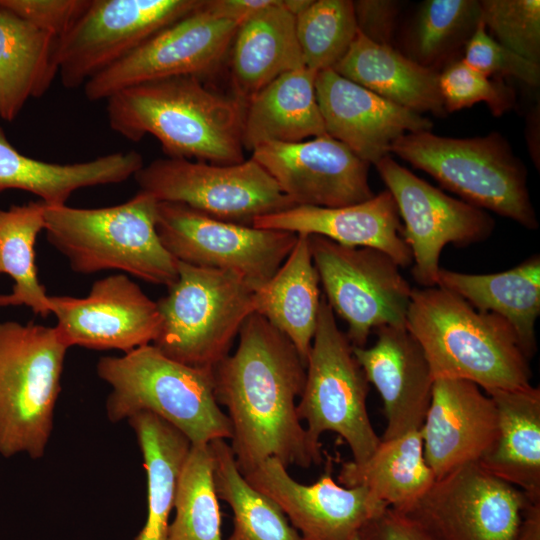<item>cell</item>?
<instances>
[{"mask_svg":"<svg viewBox=\"0 0 540 540\" xmlns=\"http://www.w3.org/2000/svg\"><path fill=\"white\" fill-rule=\"evenodd\" d=\"M239 344L213 368L217 402L232 428L230 447L245 475L269 458L308 468L323 460L297 414L306 366L291 341L253 313L239 331Z\"/></svg>","mask_w":540,"mask_h":540,"instance_id":"1","label":"cell"},{"mask_svg":"<svg viewBox=\"0 0 540 540\" xmlns=\"http://www.w3.org/2000/svg\"><path fill=\"white\" fill-rule=\"evenodd\" d=\"M110 128L132 142L154 136L168 158L230 165L243 162L245 104L194 76L125 88L106 99Z\"/></svg>","mask_w":540,"mask_h":540,"instance_id":"2","label":"cell"},{"mask_svg":"<svg viewBox=\"0 0 540 540\" xmlns=\"http://www.w3.org/2000/svg\"><path fill=\"white\" fill-rule=\"evenodd\" d=\"M406 328L434 379H462L486 393L531 386L532 372L512 325L441 287L413 288Z\"/></svg>","mask_w":540,"mask_h":540,"instance_id":"3","label":"cell"},{"mask_svg":"<svg viewBox=\"0 0 540 540\" xmlns=\"http://www.w3.org/2000/svg\"><path fill=\"white\" fill-rule=\"evenodd\" d=\"M157 204L142 191L127 202L103 208L45 204L44 230L74 272L120 270L169 288L178 278V261L158 237Z\"/></svg>","mask_w":540,"mask_h":540,"instance_id":"4","label":"cell"},{"mask_svg":"<svg viewBox=\"0 0 540 540\" xmlns=\"http://www.w3.org/2000/svg\"><path fill=\"white\" fill-rule=\"evenodd\" d=\"M97 374L112 387L106 402L112 422L149 412L191 444L232 438L230 421L215 396L213 368L183 364L148 344L121 357L100 358Z\"/></svg>","mask_w":540,"mask_h":540,"instance_id":"5","label":"cell"},{"mask_svg":"<svg viewBox=\"0 0 540 540\" xmlns=\"http://www.w3.org/2000/svg\"><path fill=\"white\" fill-rule=\"evenodd\" d=\"M390 153L425 171L465 202L528 230L538 229L526 167L498 132L475 138L408 133L392 144Z\"/></svg>","mask_w":540,"mask_h":540,"instance_id":"6","label":"cell"},{"mask_svg":"<svg viewBox=\"0 0 540 540\" xmlns=\"http://www.w3.org/2000/svg\"><path fill=\"white\" fill-rule=\"evenodd\" d=\"M178 278L157 301L162 318L153 345L183 364L214 368L256 313V290L235 273L178 261Z\"/></svg>","mask_w":540,"mask_h":540,"instance_id":"7","label":"cell"},{"mask_svg":"<svg viewBox=\"0 0 540 540\" xmlns=\"http://www.w3.org/2000/svg\"><path fill=\"white\" fill-rule=\"evenodd\" d=\"M69 348L55 327L0 322V453L44 455Z\"/></svg>","mask_w":540,"mask_h":540,"instance_id":"8","label":"cell"},{"mask_svg":"<svg viewBox=\"0 0 540 540\" xmlns=\"http://www.w3.org/2000/svg\"><path fill=\"white\" fill-rule=\"evenodd\" d=\"M402 512L440 540H540V500L479 463L465 464L436 479Z\"/></svg>","mask_w":540,"mask_h":540,"instance_id":"9","label":"cell"},{"mask_svg":"<svg viewBox=\"0 0 540 540\" xmlns=\"http://www.w3.org/2000/svg\"><path fill=\"white\" fill-rule=\"evenodd\" d=\"M368 392L369 382L352 345L321 295L304 388L297 402L298 417L306 422L311 442L321 446V435L334 432L348 444L352 461L368 459L381 442L368 415Z\"/></svg>","mask_w":540,"mask_h":540,"instance_id":"10","label":"cell"},{"mask_svg":"<svg viewBox=\"0 0 540 540\" xmlns=\"http://www.w3.org/2000/svg\"><path fill=\"white\" fill-rule=\"evenodd\" d=\"M324 297L348 325L352 347H365L381 326H405L412 290L400 266L385 252L350 247L308 235Z\"/></svg>","mask_w":540,"mask_h":540,"instance_id":"11","label":"cell"},{"mask_svg":"<svg viewBox=\"0 0 540 540\" xmlns=\"http://www.w3.org/2000/svg\"><path fill=\"white\" fill-rule=\"evenodd\" d=\"M140 190L158 202L184 204L210 217L252 226L260 216L295 204L253 159L222 165L159 158L135 175Z\"/></svg>","mask_w":540,"mask_h":540,"instance_id":"12","label":"cell"},{"mask_svg":"<svg viewBox=\"0 0 540 540\" xmlns=\"http://www.w3.org/2000/svg\"><path fill=\"white\" fill-rule=\"evenodd\" d=\"M156 231L177 261L235 273L256 291L274 276L297 240L295 233L219 220L173 202H158Z\"/></svg>","mask_w":540,"mask_h":540,"instance_id":"13","label":"cell"},{"mask_svg":"<svg viewBox=\"0 0 540 540\" xmlns=\"http://www.w3.org/2000/svg\"><path fill=\"white\" fill-rule=\"evenodd\" d=\"M375 167L397 204L402 237L412 253L411 272L423 288L437 286L439 260L446 245H472L493 232L495 222L483 209L448 196L390 154Z\"/></svg>","mask_w":540,"mask_h":540,"instance_id":"14","label":"cell"},{"mask_svg":"<svg viewBox=\"0 0 540 540\" xmlns=\"http://www.w3.org/2000/svg\"><path fill=\"white\" fill-rule=\"evenodd\" d=\"M203 0H91L59 39L58 74L67 89L83 86L151 36L198 9Z\"/></svg>","mask_w":540,"mask_h":540,"instance_id":"15","label":"cell"},{"mask_svg":"<svg viewBox=\"0 0 540 540\" xmlns=\"http://www.w3.org/2000/svg\"><path fill=\"white\" fill-rule=\"evenodd\" d=\"M203 3L89 79L85 97L96 102L149 81L211 74L230 50L238 26L213 16Z\"/></svg>","mask_w":540,"mask_h":540,"instance_id":"16","label":"cell"},{"mask_svg":"<svg viewBox=\"0 0 540 540\" xmlns=\"http://www.w3.org/2000/svg\"><path fill=\"white\" fill-rule=\"evenodd\" d=\"M55 329L68 347L128 353L154 342L162 318L157 302L125 274L92 284L86 297L49 296Z\"/></svg>","mask_w":540,"mask_h":540,"instance_id":"17","label":"cell"},{"mask_svg":"<svg viewBox=\"0 0 540 540\" xmlns=\"http://www.w3.org/2000/svg\"><path fill=\"white\" fill-rule=\"evenodd\" d=\"M295 204L342 207L372 198L370 164L323 135L293 143H265L252 156Z\"/></svg>","mask_w":540,"mask_h":540,"instance_id":"18","label":"cell"},{"mask_svg":"<svg viewBox=\"0 0 540 540\" xmlns=\"http://www.w3.org/2000/svg\"><path fill=\"white\" fill-rule=\"evenodd\" d=\"M332 470L328 457L323 474L306 485L294 480L277 459L269 458L243 476L280 507L304 540H351L388 506L363 486L339 484Z\"/></svg>","mask_w":540,"mask_h":540,"instance_id":"19","label":"cell"},{"mask_svg":"<svg viewBox=\"0 0 540 540\" xmlns=\"http://www.w3.org/2000/svg\"><path fill=\"white\" fill-rule=\"evenodd\" d=\"M316 98L327 135L370 165L390 154L392 144L408 133L430 131L433 123L339 75L317 73Z\"/></svg>","mask_w":540,"mask_h":540,"instance_id":"20","label":"cell"},{"mask_svg":"<svg viewBox=\"0 0 540 540\" xmlns=\"http://www.w3.org/2000/svg\"><path fill=\"white\" fill-rule=\"evenodd\" d=\"M420 431L425 461L439 479L478 463L490 450L498 435L497 409L475 383L438 378Z\"/></svg>","mask_w":540,"mask_h":540,"instance_id":"21","label":"cell"},{"mask_svg":"<svg viewBox=\"0 0 540 540\" xmlns=\"http://www.w3.org/2000/svg\"><path fill=\"white\" fill-rule=\"evenodd\" d=\"M371 347H352L367 381L383 402L387 421L381 440L420 430L428 410L434 377L424 351L406 326H381Z\"/></svg>","mask_w":540,"mask_h":540,"instance_id":"22","label":"cell"},{"mask_svg":"<svg viewBox=\"0 0 540 540\" xmlns=\"http://www.w3.org/2000/svg\"><path fill=\"white\" fill-rule=\"evenodd\" d=\"M397 204L388 190L342 207L295 205L257 217L252 226L319 235L350 247H369L389 255L400 267L412 264V253L402 237Z\"/></svg>","mask_w":540,"mask_h":540,"instance_id":"23","label":"cell"},{"mask_svg":"<svg viewBox=\"0 0 540 540\" xmlns=\"http://www.w3.org/2000/svg\"><path fill=\"white\" fill-rule=\"evenodd\" d=\"M144 165L134 150L77 163H51L20 153L0 126V193L18 189L38 196L48 206L66 205L82 188L125 182Z\"/></svg>","mask_w":540,"mask_h":540,"instance_id":"24","label":"cell"},{"mask_svg":"<svg viewBox=\"0 0 540 540\" xmlns=\"http://www.w3.org/2000/svg\"><path fill=\"white\" fill-rule=\"evenodd\" d=\"M339 75L416 113H446L439 73L359 31L344 57L333 68Z\"/></svg>","mask_w":540,"mask_h":540,"instance_id":"25","label":"cell"},{"mask_svg":"<svg viewBox=\"0 0 540 540\" xmlns=\"http://www.w3.org/2000/svg\"><path fill=\"white\" fill-rule=\"evenodd\" d=\"M316 75L302 66L252 96L245 104L243 147L252 151L265 143H293L326 135L316 98Z\"/></svg>","mask_w":540,"mask_h":540,"instance_id":"26","label":"cell"},{"mask_svg":"<svg viewBox=\"0 0 540 540\" xmlns=\"http://www.w3.org/2000/svg\"><path fill=\"white\" fill-rule=\"evenodd\" d=\"M437 286L481 312L497 314L514 328L530 360L537 351L536 321L540 315V256L492 274H468L440 268Z\"/></svg>","mask_w":540,"mask_h":540,"instance_id":"27","label":"cell"},{"mask_svg":"<svg viewBox=\"0 0 540 540\" xmlns=\"http://www.w3.org/2000/svg\"><path fill=\"white\" fill-rule=\"evenodd\" d=\"M304 65L295 16L276 0L238 27L231 45V79L244 104L284 73Z\"/></svg>","mask_w":540,"mask_h":540,"instance_id":"28","label":"cell"},{"mask_svg":"<svg viewBox=\"0 0 540 540\" xmlns=\"http://www.w3.org/2000/svg\"><path fill=\"white\" fill-rule=\"evenodd\" d=\"M498 435L478 462L494 476L540 500V389L492 390Z\"/></svg>","mask_w":540,"mask_h":540,"instance_id":"29","label":"cell"},{"mask_svg":"<svg viewBox=\"0 0 540 540\" xmlns=\"http://www.w3.org/2000/svg\"><path fill=\"white\" fill-rule=\"evenodd\" d=\"M59 38L0 6V117L13 121L58 74Z\"/></svg>","mask_w":540,"mask_h":540,"instance_id":"30","label":"cell"},{"mask_svg":"<svg viewBox=\"0 0 540 540\" xmlns=\"http://www.w3.org/2000/svg\"><path fill=\"white\" fill-rule=\"evenodd\" d=\"M319 283L309 236L297 234L285 261L256 291V313L291 341L305 366L317 326L321 301Z\"/></svg>","mask_w":540,"mask_h":540,"instance_id":"31","label":"cell"},{"mask_svg":"<svg viewBox=\"0 0 540 540\" xmlns=\"http://www.w3.org/2000/svg\"><path fill=\"white\" fill-rule=\"evenodd\" d=\"M337 479L345 487H365L373 498L400 511L410 508L436 480L423 455L420 430L381 440L363 462L342 463Z\"/></svg>","mask_w":540,"mask_h":540,"instance_id":"32","label":"cell"},{"mask_svg":"<svg viewBox=\"0 0 540 540\" xmlns=\"http://www.w3.org/2000/svg\"><path fill=\"white\" fill-rule=\"evenodd\" d=\"M127 420L136 433L147 474V518L135 540H166L169 516L191 442L152 413L139 412Z\"/></svg>","mask_w":540,"mask_h":540,"instance_id":"33","label":"cell"},{"mask_svg":"<svg viewBox=\"0 0 540 540\" xmlns=\"http://www.w3.org/2000/svg\"><path fill=\"white\" fill-rule=\"evenodd\" d=\"M44 208L40 200L0 209V274L14 280L11 293L0 295V307L25 305L47 318L52 314L51 305L38 280L34 250L45 226Z\"/></svg>","mask_w":540,"mask_h":540,"instance_id":"34","label":"cell"},{"mask_svg":"<svg viewBox=\"0 0 540 540\" xmlns=\"http://www.w3.org/2000/svg\"><path fill=\"white\" fill-rule=\"evenodd\" d=\"M209 445L217 496L233 512V531L227 540H304L280 507L246 481L226 440Z\"/></svg>","mask_w":540,"mask_h":540,"instance_id":"35","label":"cell"},{"mask_svg":"<svg viewBox=\"0 0 540 540\" xmlns=\"http://www.w3.org/2000/svg\"><path fill=\"white\" fill-rule=\"evenodd\" d=\"M209 444H191L177 486L166 540H222Z\"/></svg>","mask_w":540,"mask_h":540,"instance_id":"36","label":"cell"},{"mask_svg":"<svg viewBox=\"0 0 540 540\" xmlns=\"http://www.w3.org/2000/svg\"><path fill=\"white\" fill-rule=\"evenodd\" d=\"M481 20L478 0H427L413 20L407 46L413 61L432 68L466 45Z\"/></svg>","mask_w":540,"mask_h":540,"instance_id":"37","label":"cell"},{"mask_svg":"<svg viewBox=\"0 0 540 540\" xmlns=\"http://www.w3.org/2000/svg\"><path fill=\"white\" fill-rule=\"evenodd\" d=\"M295 27L304 65L316 73L333 69L358 33L353 1L313 0Z\"/></svg>","mask_w":540,"mask_h":540,"instance_id":"38","label":"cell"},{"mask_svg":"<svg viewBox=\"0 0 540 540\" xmlns=\"http://www.w3.org/2000/svg\"><path fill=\"white\" fill-rule=\"evenodd\" d=\"M480 8L481 21L498 43L539 63V0H481Z\"/></svg>","mask_w":540,"mask_h":540,"instance_id":"39","label":"cell"},{"mask_svg":"<svg viewBox=\"0 0 540 540\" xmlns=\"http://www.w3.org/2000/svg\"><path fill=\"white\" fill-rule=\"evenodd\" d=\"M439 86L446 112L484 102L494 116H501L512 108L515 101L508 86L490 80L462 59L452 62L439 73Z\"/></svg>","mask_w":540,"mask_h":540,"instance_id":"40","label":"cell"},{"mask_svg":"<svg viewBox=\"0 0 540 540\" xmlns=\"http://www.w3.org/2000/svg\"><path fill=\"white\" fill-rule=\"evenodd\" d=\"M467 65L486 77L502 75L514 77L529 86L540 82V65L498 43L480 20L465 45L462 59Z\"/></svg>","mask_w":540,"mask_h":540,"instance_id":"41","label":"cell"},{"mask_svg":"<svg viewBox=\"0 0 540 540\" xmlns=\"http://www.w3.org/2000/svg\"><path fill=\"white\" fill-rule=\"evenodd\" d=\"M91 0H0V6L61 39L74 26Z\"/></svg>","mask_w":540,"mask_h":540,"instance_id":"42","label":"cell"},{"mask_svg":"<svg viewBox=\"0 0 540 540\" xmlns=\"http://www.w3.org/2000/svg\"><path fill=\"white\" fill-rule=\"evenodd\" d=\"M358 31L367 39L392 46L400 3L392 0L353 1Z\"/></svg>","mask_w":540,"mask_h":540,"instance_id":"43","label":"cell"},{"mask_svg":"<svg viewBox=\"0 0 540 540\" xmlns=\"http://www.w3.org/2000/svg\"><path fill=\"white\" fill-rule=\"evenodd\" d=\"M363 540H440L405 512L387 507L358 533Z\"/></svg>","mask_w":540,"mask_h":540,"instance_id":"44","label":"cell"},{"mask_svg":"<svg viewBox=\"0 0 540 540\" xmlns=\"http://www.w3.org/2000/svg\"><path fill=\"white\" fill-rule=\"evenodd\" d=\"M276 0H204L203 8L238 27L274 4Z\"/></svg>","mask_w":540,"mask_h":540,"instance_id":"45","label":"cell"},{"mask_svg":"<svg viewBox=\"0 0 540 540\" xmlns=\"http://www.w3.org/2000/svg\"><path fill=\"white\" fill-rule=\"evenodd\" d=\"M284 7L294 16L305 10L313 0H282Z\"/></svg>","mask_w":540,"mask_h":540,"instance_id":"46","label":"cell"},{"mask_svg":"<svg viewBox=\"0 0 540 540\" xmlns=\"http://www.w3.org/2000/svg\"><path fill=\"white\" fill-rule=\"evenodd\" d=\"M351 540H363V539L357 534Z\"/></svg>","mask_w":540,"mask_h":540,"instance_id":"47","label":"cell"}]
</instances>
